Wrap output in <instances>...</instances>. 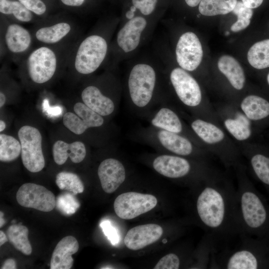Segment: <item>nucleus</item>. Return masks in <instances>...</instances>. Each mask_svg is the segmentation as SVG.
<instances>
[{
  "instance_id": "0eeeda50",
  "label": "nucleus",
  "mask_w": 269,
  "mask_h": 269,
  "mask_svg": "<svg viewBox=\"0 0 269 269\" xmlns=\"http://www.w3.org/2000/svg\"><path fill=\"white\" fill-rule=\"evenodd\" d=\"M240 235L241 242L239 246L225 252L219 258L214 254L209 268L269 269V240Z\"/></svg>"
},
{
  "instance_id": "1a4fd4ad",
  "label": "nucleus",
  "mask_w": 269,
  "mask_h": 269,
  "mask_svg": "<svg viewBox=\"0 0 269 269\" xmlns=\"http://www.w3.org/2000/svg\"><path fill=\"white\" fill-rule=\"evenodd\" d=\"M94 83L82 90L81 96L83 102L105 118L114 115L117 111L122 95V83L110 73Z\"/></svg>"
},
{
  "instance_id": "49530a36",
  "label": "nucleus",
  "mask_w": 269,
  "mask_h": 269,
  "mask_svg": "<svg viewBox=\"0 0 269 269\" xmlns=\"http://www.w3.org/2000/svg\"><path fill=\"white\" fill-rule=\"evenodd\" d=\"M6 101V97L4 94L0 91V108H1L4 105Z\"/></svg>"
},
{
  "instance_id": "393cba45",
  "label": "nucleus",
  "mask_w": 269,
  "mask_h": 269,
  "mask_svg": "<svg viewBox=\"0 0 269 269\" xmlns=\"http://www.w3.org/2000/svg\"><path fill=\"white\" fill-rule=\"evenodd\" d=\"M4 41L10 53L20 54L25 53L29 48L32 37L26 28L17 23H11L6 26Z\"/></svg>"
},
{
  "instance_id": "aec40b11",
  "label": "nucleus",
  "mask_w": 269,
  "mask_h": 269,
  "mask_svg": "<svg viewBox=\"0 0 269 269\" xmlns=\"http://www.w3.org/2000/svg\"><path fill=\"white\" fill-rule=\"evenodd\" d=\"M236 143L253 174L269 193V152L250 141Z\"/></svg>"
},
{
  "instance_id": "9d476101",
  "label": "nucleus",
  "mask_w": 269,
  "mask_h": 269,
  "mask_svg": "<svg viewBox=\"0 0 269 269\" xmlns=\"http://www.w3.org/2000/svg\"><path fill=\"white\" fill-rule=\"evenodd\" d=\"M156 19L136 15L122 22L114 42L117 54L122 59L133 55L150 36Z\"/></svg>"
},
{
  "instance_id": "a19ab883",
  "label": "nucleus",
  "mask_w": 269,
  "mask_h": 269,
  "mask_svg": "<svg viewBox=\"0 0 269 269\" xmlns=\"http://www.w3.org/2000/svg\"><path fill=\"white\" fill-rule=\"evenodd\" d=\"M243 3L251 8H255L260 6L263 0H242Z\"/></svg>"
},
{
  "instance_id": "a211bd4d",
  "label": "nucleus",
  "mask_w": 269,
  "mask_h": 269,
  "mask_svg": "<svg viewBox=\"0 0 269 269\" xmlns=\"http://www.w3.org/2000/svg\"><path fill=\"white\" fill-rule=\"evenodd\" d=\"M73 110L75 114L68 112L63 117L64 126L76 134H82L89 129L103 128L105 117L97 114L83 102L76 103Z\"/></svg>"
},
{
  "instance_id": "423d86ee",
  "label": "nucleus",
  "mask_w": 269,
  "mask_h": 269,
  "mask_svg": "<svg viewBox=\"0 0 269 269\" xmlns=\"http://www.w3.org/2000/svg\"><path fill=\"white\" fill-rule=\"evenodd\" d=\"M132 140L154 148L159 152L208 160L211 153L187 137L149 125L130 134Z\"/></svg>"
},
{
  "instance_id": "4c0bfd02",
  "label": "nucleus",
  "mask_w": 269,
  "mask_h": 269,
  "mask_svg": "<svg viewBox=\"0 0 269 269\" xmlns=\"http://www.w3.org/2000/svg\"><path fill=\"white\" fill-rule=\"evenodd\" d=\"M180 266L179 257L170 253L163 257L156 264L154 269H178Z\"/></svg>"
},
{
  "instance_id": "7c9ffc66",
  "label": "nucleus",
  "mask_w": 269,
  "mask_h": 269,
  "mask_svg": "<svg viewBox=\"0 0 269 269\" xmlns=\"http://www.w3.org/2000/svg\"><path fill=\"white\" fill-rule=\"evenodd\" d=\"M250 64L257 69L269 67V39L255 43L247 54Z\"/></svg>"
},
{
  "instance_id": "39448f33",
  "label": "nucleus",
  "mask_w": 269,
  "mask_h": 269,
  "mask_svg": "<svg viewBox=\"0 0 269 269\" xmlns=\"http://www.w3.org/2000/svg\"><path fill=\"white\" fill-rule=\"evenodd\" d=\"M179 110L205 148L215 155L226 168H234L241 162L242 155L237 143L221 126Z\"/></svg>"
},
{
  "instance_id": "f03ea898",
  "label": "nucleus",
  "mask_w": 269,
  "mask_h": 269,
  "mask_svg": "<svg viewBox=\"0 0 269 269\" xmlns=\"http://www.w3.org/2000/svg\"><path fill=\"white\" fill-rule=\"evenodd\" d=\"M165 84L162 65L149 58H140L133 62L123 85L132 111L145 119L157 105L169 100Z\"/></svg>"
},
{
  "instance_id": "72a5a7b5",
  "label": "nucleus",
  "mask_w": 269,
  "mask_h": 269,
  "mask_svg": "<svg viewBox=\"0 0 269 269\" xmlns=\"http://www.w3.org/2000/svg\"><path fill=\"white\" fill-rule=\"evenodd\" d=\"M0 12L5 15H12L17 20L22 22H30L32 13L19 1L0 0Z\"/></svg>"
},
{
  "instance_id": "4468645a",
  "label": "nucleus",
  "mask_w": 269,
  "mask_h": 269,
  "mask_svg": "<svg viewBox=\"0 0 269 269\" xmlns=\"http://www.w3.org/2000/svg\"><path fill=\"white\" fill-rule=\"evenodd\" d=\"M28 76L34 83H45L55 75L60 61V57L53 48L46 46L33 50L24 62Z\"/></svg>"
},
{
  "instance_id": "bb28decb",
  "label": "nucleus",
  "mask_w": 269,
  "mask_h": 269,
  "mask_svg": "<svg viewBox=\"0 0 269 269\" xmlns=\"http://www.w3.org/2000/svg\"><path fill=\"white\" fill-rule=\"evenodd\" d=\"M52 154L55 162L62 165L68 158L75 163L81 162L87 154L85 144L81 141L67 143L61 140H57L52 147Z\"/></svg>"
},
{
  "instance_id": "37998d69",
  "label": "nucleus",
  "mask_w": 269,
  "mask_h": 269,
  "mask_svg": "<svg viewBox=\"0 0 269 269\" xmlns=\"http://www.w3.org/2000/svg\"><path fill=\"white\" fill-rule=\"evenodd\" d=\"M85 0H61L66 5L70 6H79L82 5Z\"/></svg>"
},
{
  "instance_id": "f704fd0d",
  "label": "nucleus",
  "mask_w": 269,
  "mask_h": 269,
  "mask_svg": "<svg viewBox=\"0 0 269 269\" xmlns=\"http://www.w3.org/2000/svg\"><path fill=\"white\" fill-rule=\"evenodd\" d=\"M55 182L59 189L70 192L74 195L81 193L84 190V184L80 178L72 172L62 171L58 173Z\"/></svg>"
},
{
  "instance_id": "20e7f679",
  "label": "nucleus",
  "mask_w": 269,
  "mask_h": 269,
  "mask_svg": "<svg viewBox=\"0 0 269 269\" xmlns=\"http://www.w3.org/2000/svg\"><path fill=\"white\" fill-rule=\"evenodd\" d=\"M163 70L165 81L181 108L193 116L221 126L214 106L204 97L200 84L190 73L179 66Z\"/></svg>"
},
{
  "instance_id": "c756f323",
  "label": "nucleus",
  "mask_w": 269,
  "mask_h": 269,
  "mask_svg": "<svg viewBox=\"0 0 269 269\" xmlns=\"http://www.w3.org/2000/svg\"><path fill=\"white\" fill-rule=\"evenodd\" d=\"M159 0H130V6L124 14L122 23L136 15L156 17Z\"/></svg>"
},
{
  "instance_id": "cd10ccee",
  "label": "nucleus",
  "mask_w": 269,
  "mask_h": 269,
  "mask_svg": "<svg viewBox=\"0 0 269 269\" xmlns=\"http://www.w3.org/2000/svg\"><path fill=\"white\" fill-rule=\"evenodd\" d=\"M71 30L70 23L60 21L39 27L35 31L34 36L37 41L42 43L52 45L62 41Z\"/></svg>"
},
{
  "instance_id": "f3484780",
  "label": "nucleus",
  "mask_w": 269,
  "mask_h": 269,
  "mask_svg": "<svg viewBox=\"0 0 269 269\" xmlns=\"http://www.w3.org/2000/svg\"><path fill=\"white\" fill-rule=\"evenodd\" d=\"M175 55L180 67L189 73L195 71L203 57L202 45L197 35L191 31L182 33L176 44Z\"/></svg>"
},
{
  "instance_id": "dca6fc26",
  "label": "nucleus",
  "mask_w": 269,
  "mask_h": 269,
  "mask_svg": "<svg viewBox=\"0 0 269 269\" xmlns=\"http://www.w3.org/2000/svg\"><path fill=\"white\" fill-rule=\"evenodd\" d=\"M157 203V200L154 195L128 192L119 195L116 198L114 208L119 218L130 220L150 211Z\"/></svg>"
},
{
  "instance_id": "8fccbe9b",
  "label": "nucleus",
  "mask_w": 269,
  "mask_h": 269,
  "mask_svg": "<svg viewBox=\"0 0 269 269\" xmlns=\"http://www.w3.org/2000/svg\"><path fill=\"white\" fill-rule=\"evenodd\" d=\"M267 83L269 86V73H268V75H267Z\"/></svg>"
},
{
  "instance_id": "2f4dec72",
  "label": "nucleus",
  "mask_w": 269,
  "mask_h": 269,
  "mask_svg": "<svg viewBox=\"0 0 269 269\" xmlns=\"http://www.w3.org/2000/svg\"><path fill=\"white\" fill-rule=\"evenodd\" d=\"M237 2V0H201L198 9L205 16L226 14L232 11Z\"/></svg>"
},
{
  "instance_id": "412c9836",
  "label": "nucleus",
  "mask_w": 269,
  "mask_h": 269,
  "mask_svg": "<svg viewBox=\"0 0 269 269\" xmlns=\"http://www.w3.org/2000/svg\"><path fill=\"white\" fill-rule=\"evenodd\" d=\"M97 173L102 188L107 193L115 192L126 178L124 165L118 159L113 157L106 158L100 163Z\"/></svg>"
},
{
  "instance_id": "09e8293b",
  "label": "nucleus",
  "mask_w": 269,
  "mask_h": 269,
  "mask_svg": "<svg viewBox=\"0 0 269 269\" xmlns=\"http://www.w3.org/2000/svg\"><path fill=\"white\" fill-rule=\"evenodd\" d=\"M6 127V125L5 122L2 121V120H0V132H2Z\"/></svg>"
},
{
  "instance_id": "9b49d317",
  "label": "nucleus",
  "mask_w": 269,
  "mask_h": 269,
  "mask_svg": "<svg viewBox=\"0 0 269 269\" xmlns=\"http://www.w3.org/2000/svg\"><path fill=\"white\" fill-rule=\"evenodd\" d=\"M106 34L98 32L89 35L79 43L73 56V65L81 75H90L102 65L110 50Z\"/></svg>"
},
{
  "instance_id": "4be33fe9",
  "label": "nucleus",
  "mask_w": 269,
  "mask_h": 269,
  "mask_svg": "<svg viewBox=\"0 0 269 269\" xmlns=\"http://www.w3.org/2000/svg\"><path fill=\"white\" fill-rule=\"evenodd\" d=\"M238 105L257 129L269 122V100L255 94L241 96Z\"/></svg>"
},
{
  "instance_id": "7ed1b4c3",
  "label": "nucleus",
  "mask_w": 269,
  "mask_h": 269,
  "mask_svg": "<svg viewBox=\"0 0 269 269\" xmlns=\"http://www.w3.org/2000/svg\"><path fill=\"white\" fill-rule=\"evenodd\" d=\"M237 187L236 200L240 235L269 240V204L258 191L242 162L234 168Z\"/></svg>"
},
{
  "instance_id": "c03bdc74",
  "label": "nucleus",
  "mask_w": 269,
  "mask_h": 269,
  "mask_svg": "<svg viewBox=\"0 0 269 269\" xmlns=\"http://www.w3.org/2000/svg\"><path fill=\"white\" fill-rule=\"evenodd\" d=\"M201 0H185V1L187 5L190 7H195L197 6L200 2Z\"/></svg>"
},
{
  "instance_id": "de8ad7c7",
  "label": "nucleus",
  "mask_w": 269,
  "mask_h": 269,
  "mask_svg": "<svg viewBox=\"0 0 269 269\" xmlns=\"http://www.w3.org/2000/svg\"><path fill=\"white\" fill-rule=\"evenodd\" d=\"M3 213L0 211V227L1 228L5 223V220L3 218Z\"/></svg>"
},
{
  "instance_id": "c9c22d12",
  "label": "nucleus",
  "mask_w": 269,
  "mask_h": 269,
  "mask_svg": "<svg viewBox=\"0 0 269 269\" xmlns=\"http://www.w3.org/2000/svg\"><path fill=\"white\" fill-rule=\"evenodd\" d=\"M232 12L237 16L238 19L231 27L233 32H238L249 26L253 11L252 8L246 6L242 1H237Z\"/></svg>"
},
{
  "instance_id": "6e6552de",
  "label": "nucleus",
  "mask_w": 269,
  "mask_h": 269,
  "mask_svg": "<svg viewBox=\"0 0 269 269\" xmlns=\"http://www.w3.org/2000/svg\"><path fill=\"white\" fill-rule=\"evenodd\" d=\"M152 166L160 175L173 179L190 178L199 183L217 171L208 160L161 153L154 155Z\"/></svg>"
},
{
  "instance_id": "ea45409f",
  "label": "nucleus",
  "mask_w": 269,
  "mask_h": 269,
  "mask_svg": "<svg viewBox=\"0 0 269 269\" xmlns=\"http://www.w3.org/2000/svg\"><path fill=\"white\" fill-rule=\"evenodd\" d=\"M101 228L106 236L114 245L118 242V236L116 229L111 225L110 222L105 221L101 224Z\"/></svg>"
},
{
  "instance_id": "ddd939ff",
  "label": "nucleus",
  "mask_w": 269,
  "mask_h": 269,
  "mask_svg": "<svg viewBox=\"0 0 269 269\" xmlns=\"http://www.w3.org/2000/svg\"><path fill=\"white\" fill-rule=\"evenodd\" d=\"M214 107L221 126L236 143L250 141L256 129L237 103L229 101Z\"/></svg>"
},
{
  "instance_id": "79ce46f5",
  "label": "nucleus",
  "mask_w": 269,
  "mask_h": 269,
  "mask_svg": "<svg viewBox=\"0 0 269 269\" xmlns=\"http://www.w3.org/2000/svg\"><path fill=\"white\" fill-rule=\"evenodd\" d=\"M0 269H16V264L15 261L12 259H8L4 262Z\"/></svg>"
},
{
  "instance_id": "5701e85b",
  "label": "nucleus",
  "mask_w": 269,
  "mask_h": 269,
  "mask_svg": "<svg viewBox=\"0 0 269 269\" xmlns=\"http://www.w3.org/2000/svg\"><path fill=\"white\" fill-rule=\"evenodd\" d=\"M163 234L161 226L155 224H147L135 226L127 233L124 243L131 250L144 248L158 241Z\"/></svg>"
},
{
  "instance_id": "6ab92c4d",
  "label": "nucleus",
  "mask_w": 269,
  "mask_h": 269,
  "mask_svg": "<svg viewBox=\"0 0 269 269\" xmlns=\"http://www.w3.org/2000/svg\"><path fill=\"white\" fill-rule=\"evenodd\" d=\"M16 200L22 207L50 212L56 206L54 194L43 186L33 183L22 185L16 193Z\"/></svg>"
},
{
  "instance_id": "473e14b6",
  "label": "nucleus",
  "mask_w": 269,
  "mask_h": 269,
  "mask_svg": "<svg viewBox=\"0 0 269 269\" xmlns=\"http://www.w3.org/2000/svg\"><path fill=\"white\" fill-rule=\"evenodd\" d=\"M20 141L12 136L0 134V160L10 162L15 160L21 154Z\"/></svg>"
},
{
  "instance_id": "f8f14e48",
  "label": "nucleus",
  "mask_w": 269,
  "mask_h": 269,
  "mask_svg": "<svg viewBox=\"0 0 269 269\" xmlns=\"http://www.w3.org/2000/svg\"><path fill=\"white\" fill-rule=\"evenodd\" d=\"M145 119L151 126L185 136L198 146L206 149L182 117L178 107L170 104L169 100L157 105Z\"/></svg>"
},
{
  "instance_id": "e433bc0d",
  "label": "nucleus",
  "mask_w": 269,
  "mask_h": 269,
  "mask_svg": "<svg viewBox=\"0 0 269 269\" xmlns=\"http://www.w3.org/2000/svg\"><path fill=\"white\" fill-rule=\"evenodd\" d=\"M56 206L64 214L71 215L79 208V203L72 194L65 193L57 197Z\"/></svg>"
},
{
  "instance_id": "c85d7f7f",
  "label": "nucleus",
  "mask_w": 269,
  "mask_h": 269,
  "mask_svg": "<svg viewBox=\"0 0 269 269\" xmlns=\"http://www.w3.org/2000/svg\"><path fill=\"white\" fill-rule=\"evenodd\" d=\"M28 228L21 224L11 225L6 231L9 242L16 250L27 256L30 255L32 251L28 238Z\"/></svg>"
},
{
  "instance_id": "b1692460",
  "label": "nucleus",
  "mask_w": 269,
  "mask_h": 269,
  "mask_svg": "<svg viewBox=\"0 0 269 269\" xmlns=\"http://www.w3.org/2000/svg\"><path fill=\"white\" fill-rule=\"evenodd\" d=\"M79 249L77 239L72 236L62 238L55 247L51 259L50 269H70L73 265L72 255Z\"/></svg>"
},
{
  "instance_id": "2eb2a0df",
  "label": "nucleus",
  "mask_w": 269,
  "mask_h": 269,
  "mask_svg": "<svg viewBox=\"0 0 269 269\" xmlns=\"http://www.w3.org/2000/svg\"><path fill=\"white\" fill-rule=\"evenodd\" d=\"M18 137L21 144V158L24 166L31 172L41 171L45 163L39 131L32 126H23L18 131Z\"/></svg>"
},
{
  "instance_id": "f257e3e1",
  "label": "nucleus",
  "mask_w": 269,
  "mask_h": 269,
  "mask_svg": "<svg viewBox=\"0 0 269 269\" xmlns=\"http://www.w3.org/2000/svg\"><path fill=\"white\" fill-rule=\"evenodd\" d=\"M195 208L200 224L207 234L226 239L239 235L236 188L225 174L217 171L199 182Z\"/></svg>"
},
{
  "instance_id": "a18cd8bd",
  "label": "nucleus",
  "mask_w": 269,
  "mask_h": 269,
  "mask_svg": "<svg viewBox=\"0 0 269 269\" xmlns=\"http://www.w3.org/2000/svg\"><path fill=\"white\" fill-rule=\"evenodd\" d=\"M8 240L7 235H6L3 231H0V246H1L6 242Z\"/></svg>"
},
{
  "instance_id": "58836bf2",
  "label": "nucleus",
  "mask_w": 269,
  "mask_h": 269,
  "mask_svg": "<svg viewBox=\"0 0 269 269\" xmlns=\"http://www.w3.org/2000/svg\"><path fill=\"white\" fill-rule=\"evenodd\" d=\"M32 12L41 15L46 10V6L41 0H18Z\"/></svg>"
},
{
  "instance_id": "a878e982",
  "label": "nucleus",
  "mask_w": 269,
  "mask_h": 269,
  "mask_svg": "<svg viewBox=\"0 0 269 269\" xmlns=\"http://www.w3.org/2000/svg\"><path fill=\"white\" fill-rule=\"evenodd\" d=\"M218 68L233 90L239 93L245 88L246 76L243 69L234 57L221 56L218 62Z\"/></svg>"
}]
</instances>
